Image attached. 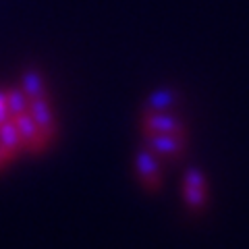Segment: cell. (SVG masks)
<instances>
[{"label": "cell", "mask_w": 249, "mask_h": 249, "mask_svg": "<svg viewBox=\"0 0 249 249\" xmlns=\"http://www.w3.org/2000/svg\"><path fill=\"white\" fill-rule=\"evenodd\" d=\"M56 135V110L46 81L21 73L0 83V170L44 152Z\"/></svg>", "instance_id": "cell-1"}]
</instances>
